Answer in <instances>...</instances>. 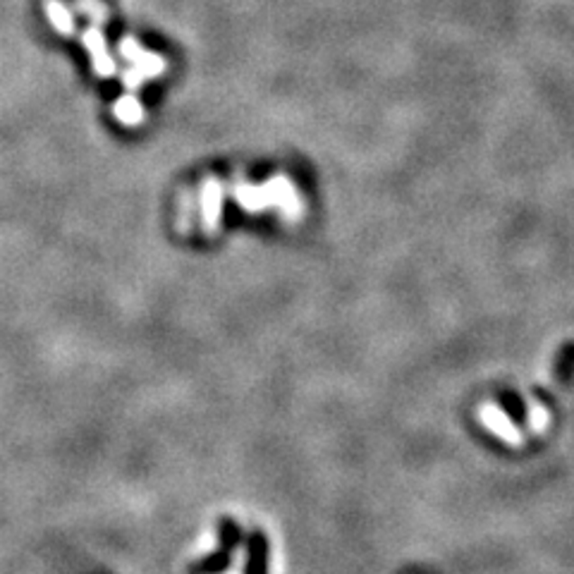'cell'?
Returning a JSON list of instances; mask_svg holds the SVG:
<instances>
[{
  "instance_id": "6da1fadb",
  "label": "cell",
  "mask_w": 574,
  "mask_h": 574,
  "mask_svg": "<svg viewBox=\"0 0 574 574\" xmlns=\"http://www.w3.org/2000/svg\"><path fill=\"white\" fill-rule=\"evenodd\" d=\"M484 424L493 430V433H498L500 438H505V443L510 445H517L522 440L520 430L514 429L510 417H507L505 412L498 410V407H486L484 410Z\"/></svg>"
}]
</instances>
